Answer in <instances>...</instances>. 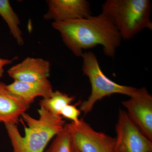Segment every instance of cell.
I'll list each match as a JSON object with an SVG mask.
<instances>
[{"label":"cell","instance_id":"10","mask_svg":"<svg viewBox=\"0 0 152 152\" xmlns=\"http://www.w3.org/2000/svg\"><path fill=\"white\" fill-rule=\"evenodd\" d=\"M8 89L20 98L23 102L29 107L36 98L42 97L48 98L53 91L51 83L48 79L34 82H23L14 80L7 85Z\"/></svg>","mask_w":152,"mask_h":152},{"label":"cell","instance_id":"2","mask_svg":"<svg viewBox=\"0 0 152 152\" xmlns=\"http://www.w3.org/2000/svg\"><path fill=\"white\" fill-rule=\"evenodd\" d=\"M39 118L25 113L22 119L25 126V136L20 134L17 125L5 124L13 152H44L49 142L63 129L66 121L62 117L54 115L40 107Z\"/></svg>","mask_w":152,"mask_h":152},{"label":"cell","instance_id":"4","mask_svg":"<svg viewBox=\"0 0 152 152\" xmlns=\"http://www.w3.org/2000/svg\"><path fill=\"white\" fill-rule=\"evenodd\" d=\"M82 70L87 76L91 86V92L87 100L81 104L80 110L84 114L89 113L98 101L114 94H121L129 97L133 96L137 88L123 86L108 78L100 66L96 55L90 51L83 53Z\"/></svg>","mask_w":152,"mask_h":152},{"label":"cell","instance_id":"3","mask_svg":"<svg viewBox=\"0 0 152 152\" xmlns=\"http://www.w3.org/2000/svg\"><path fill=\"white\" fill-rule=\"evenodd\" d=\"M149 0H107L102 13L112 22L122 39L129 40L144 29L152 30Z\"/></svg>","mask_w":152,"mask_h":152},{"label":"cell","instance_id":"7","mask_svg":"<svg viewBox=\"0 0 152 152\" xmlns=\"http://www.w3.org/2000/svg\"><path fill=\"white\" fill-rule=\"evenodd\" d=\"M122 104L130 118L148 139L152 141V96L145 88L137 89Z\"/></svg>","mask_w":152,"mask_h":152},{"label":"cell","instance_id":"17","mask_svg":"<svg viewBox=\"0 0 152 152\" xmlns=\"http://www.w3.org/2000/svg\"><path fill=\"white\" fill-rule=\"evenodd\" d=\"M73 152H80L77 149V148H76L75 147V145H74V148L73 150Z\"/></svg>","mask_w":152,"mask_h":152},{"label":"cell","instance_id":"6","mask_svg":"<svg viewBox=\"0 0 152 152\" xmlns=\"http://www.w3.org/2000/svg\"><path fill=\"white\" fill-rule=\"evenodd\" d=\"M75 146L80 152H113L115 138L96 132L83 119L68 124Z\"/></svg>","mask_w":152,"mask_h":152},{"label":"cell","instance_id":"12","mask_svg":"<svg viewBox=\"0 0 152 152\" xmlns=\"http://www.w3.org/2000/svg\"><path fill=\"white\" fill-rule=\"evenodd\" d=\"M0 16L7 23L11 34L15 39L18 45H23L24 42L19 27L20 22L8 0H0Z\"/></svg>","mask_w":152,"mask_h":152},{"label":"cell","instance_id":"1","mask_svg":"<svg viewBox=\"0 0 152 152\" xmlns=\"http://www.w3.org/2000/svg\"><path fill=\"white\" fill-rule=\"evenodd\" d=\"M52 26L61 34L63 42L75 56L82 57L83 50L101 45L107 56L113 58L122 38L106 16L98 15L64 22H53Z\"/></svg>","mask_w":152,"mask_h":152},{"label":"cell","instance_id":"5","mask_svg":"<svg viewBox=\"0 0 152 152\" xmlns=\"http://www.w3.org/2000/svg\"><path fill=\"white\" fill-rule=\"evenodd\" d=\"M116 138L113 152H152V141L120 110L116 126Z\"/></svg>","mask_w":152,"mask_h":152},{"label":"cell","instance_id":"13","mask_svg":"<svg viewBox=\"0 0 152 152\" xmlns=\"http://www.w3.org/2000/svg\"><path fill=\"white\" fill-rule=\"evenodd\" d=\"M75 99L74 96L56 91L53 92L49 97L40 101L39 105L51 113L60 116L62 109L67 105L72 103Z\"/></svg>","mask_w":152,"mask_h":152},{"label":"cell","instance_id":"9","mask_svg":"<svg viewBox=\"0 0 152 152\" xmlns=\"http://www.w3.org/2000/svg\"><path fill=\"white\" fill-rule=\"evenodd\" d=\"M50 63L39 58L27 57L21 62L10 68L9 76L14 80L34 82L48 79Z\"/></svg>","mask_w":152,"mask_h":152},{"label":"cell","instance_id":"15","mask_svg":"<svg viewBox=\"0 0 152 152\" xmlns=\"http://www.w3.org/2000/svg\"><path fill=\"white\" fill-rule=\"evenodd\" d=\"M81 111L74 105H67L62 110L60 113V116L63 118H65L71 120L72 122L78 123L80 121L79 117L81 114Z\"/></svg>","mask_w":152,"mask_h":152},{"label":"cell","instance_id":"11","mask_svg":"<svg viewBox=\"0 0 152 152\" xmlns=\"http://www.w3.org/2000/svg\"><path fill=\"white\" fill-rule=\"evenodd\" d=\"M29 107L0 82V122L17 125Z\"/></svg>","mask_w":152,"mask_h":152},{"label":"cell","instance_id":"14","mask_svg":"<svg viewBox=\"0 0 152 152\" xmlns=\"http://www.w3.org/2000/svg\"><path fill=\"white\" fill-rule=\"evenodd\" d=\"M74 145L70 132L66 124L59 133L56 136L46 152H73Z\"/></svg>","mask_w":152,"mask_h":152},{"label":"cell","instance_id":"16","mask_svg":"<svg viewBox=\"0 0 152 152\" xmlns=\"http://www.w3.org/2000/svg\"><path fill=\"white\" fill-rule=\"evenodd\" d=\"M15 58L13 59L10 60L7 59L1 58H0V79L3 76L4 72V67L7 65L10 64H12Z\"/></svg>","mask_w":152,"mask_h":152},{"label":"cell","instance_id":"8","mask_svg":"<svg viewBox=\"0 0 152 152\" xmlns=\"http://www.w3.org/2000/svg\"><path fill=\"white\" fill-rule=\"evenodd\" d=\"M45 20L64 22L92 16L90 3L86 0H48Z\"/></svg>","mask_w":152,"mask_h":152}]
</instances>
